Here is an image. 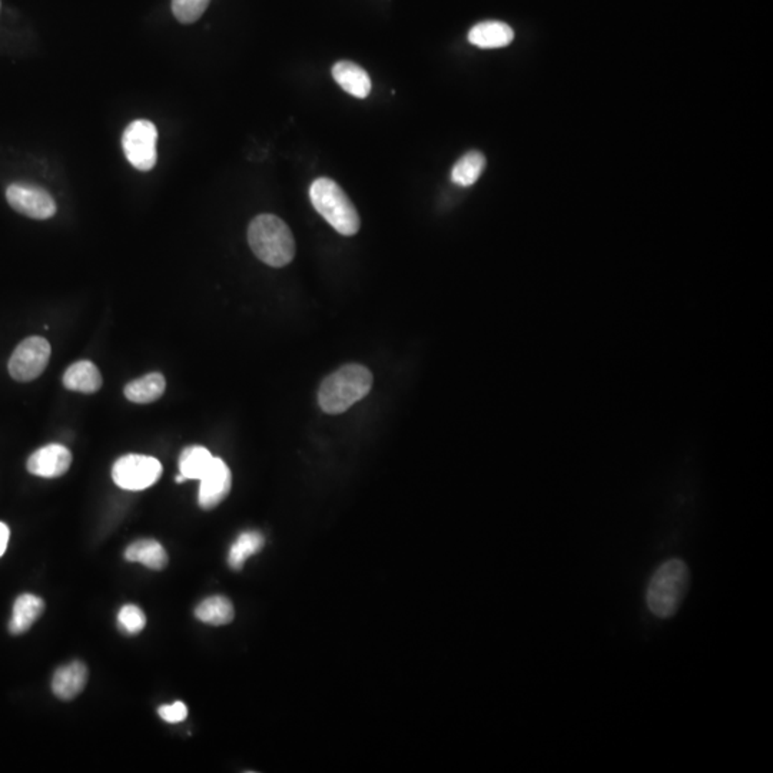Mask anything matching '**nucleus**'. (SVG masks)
Wrapping results in <instances>:
<instances>
[{
  "mask_svg": "<svg viewBox=\"0 0 773 773\" xmlns=\"http://www.w3.org/2000/svg\"><path fill=\"white\" fill-rule=\"evenodd\" d=\"M211 0H172L173 16L181 24H193L203 16Z\"/></svg>",
  "mask_w": 773,
  "mask_h": 773,
  "instance_id": "obj_22",
  "label": "nucleus"
},
{
  "mask_svg": "<svg viewBox=\"0 0 773 773\" xmlns=\"http://www.w3.org/2000/svg\"><path fill=\"white\" fill-rule=\"evenodd\" d=\"M175 482H176V483H183V482H186V478H185V477H183V475H176V477H175Z\"/></svg>",
  "mask_w": 773,
  "mask_h": 773,
  "instance_id": "obj_26",
  "label": "nucleus"
},
{
  "mask_svg": "<svg viewBox=\"0 0 773 773\" xmlns=\"http://www.w3.org/2000/svg\"><path fill=\"white\" fill-rule=\"evenodd\" d=\"M156 141L158 130L151 120H137L123 131L122 150L133 168L151 171L156 165Z\"/></svg>",
  "mask_w": 773,
  "mask_h": 773,
  "instance_id": "obj_5",
  "label": "nucleus"
},
{
  "mask_svg": "<svg viewBox=\"0 0 773 773\" xmlns=\"http://www.w3.org/2000/svg\"><path fill=\"white\" fill-rule=\"evenodd\" d=\"M515 39V32L505 22L488 20L475 25L468 32V42L482 49L506 47Z\"/></svg>",
  "mask_w": 773,
  "mask_h": 773,
  "instance_id": "obj_13",
  "label": "nucleus"
},
{
  "mask_svg": "<svg viewBox=\"0 0 773 773\" xmlns=\"http://www.w3.org/2000/svg\"><path fill=\"white\" fill-rule=\"evenodd\" d=\"M195 618L211 626H224L235 618L233 603L224 596H211L195 609Z\"/></svg>",
  "mask_w": 773,
  "mask_h": 773,
  "instance_id": "obj_18",
  "label": "nucleus"
},
{
  "mask_svg": "<svg viewBox=\"0 0 773 773\" xmlns=\"http://www.w3.org/2000/svg\"><path fill=\"white\" fill-rule=\"evenodd\" d=\"M486 156L478 151H470L453 166L452 181L458 186H472L485 171Z\"/></svg>",
  "mask_w": 773,
  "mask_h": 773,
  "instance_id": "obj_19",
  "label": "nucleus"
},
{
  "mask_svg": "<svg viewBox=\"0 0 773 773\" xmlns=\"http://www.w3.org/2000/svg\"><path fill=\"white\" fill-rule=\"evenodd\" d=\"M372 387V374L364 365L349 364L329 375L319 392V402L327 414H341L364 399Z\"/></svg>",
  "mask_w": 773,
  "mask_h": 773,
  "instance_id": "obj_3",
  "label": "nucleus"
},
{
  "mask_svg": "<svg viewBox=\"0 0 773 773\" xmlns=\"http://www.w3.org/2000/svg\"><path fill=\"white\" fill-rule=\"evenodd\" d=\"M118 624L123 633H141L146 626L145 613L135 604H125L118 613Z\"/></svg>",
  "mask_w": 773,
  "mask_h": 773,
  "instance_id": "obj_23",
  "label": "nucleus"
},
{
  "mask_svg": "<svg viewBox=\"0 0 773 773\" xmlns=\"http://www.w3.org/2000/svg\"><path fill=\"white\" fill-rule=\"evenodd\" d=\"M161 475L162 465L150 455H123L112 468L115 485L130 492H141L151 487L160 480Z\"/></svg>",
  "mask_w": 773,
  "mask_h": 773,
  "instance_id": "obj_6",
  "label": "nucleus"
},
{
  "mask_svg": "<svg viewBox=\"0 0 773 773\" xmlns=\"http://www.w3.org/2000/svg\"><path fill=\"white\" fill-rule=\"evenodd\" d=\"M88 682V667L75 661L60 666L52 679V692L60 701H72L85 689Z\"/></svg>",
  "mask_w": 773,
  "mask_h": 773,
  "instance_id": "obj_11",
  "label": "nucleus"
},
{
  "mask_svg": "<svg viewBox=\"0 0 773 773\" xmlns=\"http://www.w3.org/2000/svg\"><path fill=\"white\" fill-rule=\"evenodd\" d=\"M45 611V603L42 599L35 594H20L15 601L14 611L9 622V632L15 636L26 633L35 622L42 616Z\"/></svg>",
  "mask_w": 773,
  "mask_h": 773,
  "instance_id": "obj_14",
  "label": "nucleus"
},
{
  "mask_svg": "<svg viewBox=\"0 0 773 773\" xmlns=\"http://www.w3.org/2000/svg\"><path fill=\"white\" fill-rule=\"evenodd\" d=\"M10 530L5 523L0 521V558L5 555L9 543Z\"/></svg>",
  "mask_w": 773,
  "mask_h": 773,
  "instance_id": "obj_25",
  "label": "nucleus"
},
{
  "mask_svg": "<svg viewBox=\"0 0 773 773\" xmlns=\"http://www.w3.org/2000/svg\"><path fill=\"white\" fill-rule=\"evenodd\" d=\"M72 465V453L62 444H47L39 448L27 460V472L44 478L64 475Z\"/></svg>",
  "mask_w": 773,
  "mask_h": 773,
  "instance_id": "obj_10",
  "label": "nucleus"
},
{
  "mask_svg": "<svg viewBox=\"0 0 773 773\" xmlns=\"http://www.w3.org/2000/svg\"><path fill=\"white\" fill-rule=\"evenodd\" d=\"M200 493H198L200 507L204 510H213L216 506L221 505L231 492L233 475L224 460L214 457L210 468L200 478Z\"/></svg>",
  "mask_w": 773,
  "mask_h": 773,
  "instance_id": "obj_9",
  "label": "nucleus"
},
{
  "mask_svg": "<svg viewBox=\"0 0 773 773\" xmlns=\"http://www.w3.org/2000/svg\"><path fill=\"white\" fill-rule=\"evenodd\" d=\"M50 360V344L42 337H30L20 342L10 357L9 374L20 382L37 379Z\"/></svg>",
  "mask_w": 773,
  "mask_h": 773,
  "instance_id": "obj_7",
  "label": "nucleus"
},
{
  "mask_svg": "<svg viewBox=\"0 0 773 773\" xmlns=\"http://www.w3.org/2000/svg\"><path fill=\"white\" fill-rule=\"evenodd\" d=\"M6 200L16 213L32 219H49L57 214L54 196L34 183H12L7 186Z\"/></svg>",
  "mask_w": 773,
  "mask_h": 773,
  "instance_id": "obj_8",
  "label": "nucleus"
},
{
  "mask_svg": "<svg viewBox=\"0 0 773 773\" xmlns=\"http://www.w3.org/2000/svg\"><path fill=\"white\" fill-rule=\"evenodd\" d=\"M332 78L342 89L357 99H365L371 92V79L360 65L341 60L332 68Z\"/></svg>",
  "mask_w": 773,
  "mask_h": 773,
  "instance_id": "obj_12",
  "label": "nucleus"
},
{
  "mask_svg": "<svg viewBox=\"0 0 773 773\" xmlns=\"http://www.w3.org/2000/svg\"><path fill=\"white\" fill-rule=\"evenodd\" d=\"M309 198L317 213L341 235L359 233L361 221L347 193L336 181L319 178L309 188Z\"/></svg>",
  "mask_w": 773,
  "mask_h": 773,
  "instance_id": "obj_4",
  "label": "nucleus"
},
{
  "mask_svg": "<svg viewBox=\"0 0 773 773\" xmlns=\"http://www.w3.org/2000/svg\"><path fill=\"white\" fill-rule=\"evenodd\" d=\"M158 714L168 724H178L188 717V707L183 702H175L172 705H163L158 709Z\"/></svg>",
  "mask_w": 773,
  "mask_h": 773,
  "instance_id": "obj_24",
  "label": "nucleus"
},
{
  "mask_svg": "<svg viewBox=\"0 0 773 773\" xmlns=\"http://www.w3.org/2000/svg\"><path fill=\"white\" fill-rule=\"evenodd\" d=\"M264 548V536L259 531H245L239 535L235 543L231 546L228 555L229 568L241 570L244 564L251 556L256 555Z\"/></svg>",
  "mask_w": 773,
  "mask_h": 773,
  "instance_id": "obj_20",
  "label": "nucleus"
},
{
  "mask_svg": "<svg viewBox=\"0 0 773 773\" xmlns=\"http://www.w3.org/2000/svg\"><path fill=\"white\" fill-rule=\"evenodd\" d=\"M210 450L201 445L186 447L180 457V473L186 480H200L213 463Z\"/></svg>",
  "mask_w": 773,
  "mask_h": 773,
  "instance_id": "obj_21",
  "label": "nucleus"
},
{
  "mask_svg": "<svg viewBox=\"0 0 773 773\" xmlns=\"http://www.w3.org/2000/svg\"><path fill=\"white\" fill-rule=\"evenodd\" d=\"M691 573L679 559H671L659 566L647 586L649 611L661 619H669L679 611L687 590Z\"/></svg>",
  "mask_w": 773,
  "mask_h": 773,
  "instance_id": "obj_2",
  "label": "nucleus"
},
{
  "mask_svg": "<svg viewBox=\"0 0 773 773\" xmlns=\"http://www.w3.org/2000/svg\"><path fill=\"white\" fill-rule=\"evenodd\" d=\"M166 381L160 372H151L141 379L131 381L125 387V397L137 404H150L162 397L165 392Z\"/></svg>",
  "mask_w": 773,
  "mask_h": 773,
  "instance_id": "obj_17",
  "label": "nucleus"
},
{
  "mask_svg": "<svg viewBox=\"0 0 773 773\" xmlns=\"http://www.w3.org/2000/svg\"><path fill=\"white\" fill-rule=\"evenodd\" d=\"M64 385L70 392L93 394L102 387V375L93 362L78 361L65 372Z\"/></svg>",
  "mask_w": 773,
  "mask_h": 773,
  "instance_id": "obj_15",
  "label": "nucleus"
},
{
  "mask_svg": "<svg viewBox=\"0 0 773 773\" xmlns=\"http://www.w3.org/2000/svg\"><path fill=\"white\" fill-rule=\"evenodd\" d=\"M125 559L131 563L143 564L152 570H163L168 566L165 548L152 538L133 541L125 550Z\"/></svg>",
  "mask_w": 773,
  "mask_h": 773,
  "instance_id": "obj_16",
  "label": "nucleus"
},
{
  "mask_svg": "<svg viewBox=\"0 0 773 773\" xmlns=\"http://www.w3.org/2000/svg\"><path fill=\"white\" fill-rule=\"evenodd\" d=\"M248 243L256 258L274 268L288 266L296 256L291 229L273 214H261L251 221Z\"/></svg>",
  "mask_w": 773,
  "mask_h": 773,
  "instance_id": "obj_1",
  "label": "nucleus"
}]
</instances>
